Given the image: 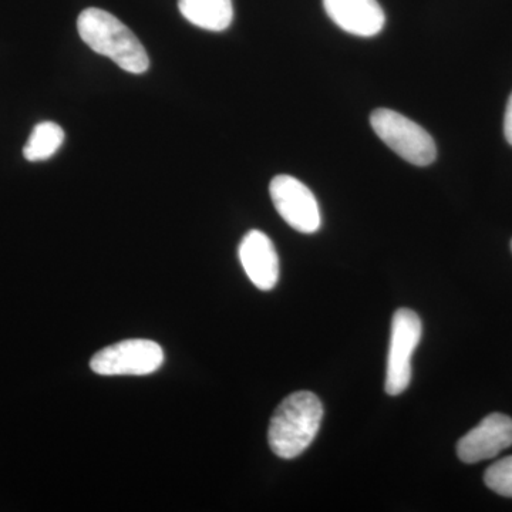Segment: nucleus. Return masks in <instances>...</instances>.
Returning a JSON list of instances; mask_svg holds the SVG:
<instances>
[{"instance_id": "f8f14e48", "label": "nucleus", "mask_w": 512, "mask_h": 512, "mask_svg": "<svg viewBox=\"0 0 512 512\" xmlns=\"http://www.w3.org/2000/svg\"><path fill=\"white\" fill-rule=\"evenodd\" d=\"M484 483L494 493L512 498V456L491 464L485 471Z\"/></svg>"}, {"instance_id": "ddd939ff", "label": "nucleus", "mask_w": 512, "mask_h": 512, "mask_svg": "<svg viewBox=\"0 0 512 512\" xmlns=\"http://www.w3.org/2000/svg\"><path fill=\"white\" fill-rule=\"evenodd\" d=\"M504 134L508 143L512 146V94L508 100L507 110H505Z\"/></svg>"}, {"instance_id": "20e7f679", "label": "nucleus", "mask_w": 512, "mask_h": 512, "mask_svg": "<svg viewBox=\"0 0 512 512\" xmlns=\"http://www.w3.org/2000/svg\"><path fill=\"white\" fill-rule=\"evenodd\" d=\"M164 362L158 343L130 339L101 349L90 360L94 373L101 376H146L157 372Z\"/></svg>"}, {"instance_id": "423d86ee", "label": "nucleus", "mask_w": 512, "mask_h": 512, "mask_svg": "<svg viewBox=\"0 0 512 512\" xmlns=\"http://www.w3.org/2000/svg\"><path fill=\"white\" fill-rule=\"evenodd\" d=\"M276 211L293 229L313 234L322 225L318 201L313 192L291 175H276L269 185Z\"/></svg>"}, {"instance_id": "39448f33", "label": "nucleus", "mask_w": 512, "mask_h": 512, "mask_svg": "<svg viewBox=\"0 0 512 512\" xmlns=\"http://www.w3.org/2000/svg\"><path fill=\"white\" fill-rule=\"evenodd\" d=\"M423 326L412 309H399L392 320L389 356H387L386 392L399 396L412 380V357L419 346Z\"/></svg>"}, {"instance_id": "1a4fd4ad", "label": "nucleus", "mask_w": 512, "mask_h": 512, "mask_svg": "<svg viewBox=\"0 0 512 512\" xmlns=\"http://www.w3.org/2000/svg\"><path fill=\"white\" fill-rule=\"evenodd\" d=\"M323 6L329 18L350 35L376 36L386 23V16L377 0H323Z\"/></svg>"}, {"instance_id": "f03ea898", "label": "nucleus", "mask_w": 512, "mask_h": 512, "mask_svg": "<svg viewBox=\"0 0 512 512\" xmlns=\"http://www.w3.org/2000/svg\"><path fill=\"white\" fill-rule=\"evenodd\" d=\"M323 406L312 392H296L279 404L269 424V447L276 456L291 460L311 446L320 429Z\"/></svg>"}, {"instance_id": "6e6552de", "label": "nucleus", "mask_w": 512, "mask_h": 512, "mask_svg": "<svg viewBox=\"0 0 512 512\" xmlns=\"http://www.w3.org/2000/svg\"><path fill=\"white\" fill-rule=\"evenodd\" d=\"M239 261L252 284L261 291H271L278 284V254L274 242L264 232L254 229L242 238Z\"/></svg>"}, {"instance_id": "9d476101", "label": "nucleus", "mask_w": 512, "mask_h": 512, "mask_svg": "<svg viewBox=\"0 0 512 512\" xmlns=\"http://www.w3.org/2000/svg\"><path fill=\"white\" fill-rule=\"evenodd\" d=\"M178 9L192 25L210 32L228 29L234 19L232 0H178Z\"/></svg>"}, {"instance_id": "7ed1b4c3", "label": "nucleus", "mask_w": 512, "mask_h": 512, "mask_svg": "<svg viewBox=\"0 0 512 512\" xmlns=\"http://www.w3.org/2000/svg\"><path fill=\"white\" fill-rule=\"evenodd\" d=\"M370 124L380 140L407 163L427 167L436 161L437 147L433 137L403 114L377 109L370 116Z\"/></svg>"}, {"instance_id": "f257e3e1", "label": "nucleus", "mask_w": 512, "mask_h": 512, "mask_svg": "<svg viewBox=\"0 0 512 512\" xmlns=\"http://www.w3.org/2000/svg\"><path fill=\"white\" fill-rule=\"evenodd\" d=\"M77 30L90 49L109 57L124 72L141 74L150 67L143 43L123 22L106 10H83L77 19Z\"/></svg>"}, {"instance_id": "0eeeda50", "label": "nucleus", "mask_w": 512, "mask_h": 512, "mask_svg": "<svg viewBox=\"0 0 512 512\" xmlns=\"http://www.w3.org/2000/svg\"><path fill=\"white\" fill-rule=\"evenodd\" d=\"M512 446V419L501 413L488 414L478 426L468 431L457 444L463 463L476 464L490 460Z\"/></svg>"}, {"instance_id": "4468645a", "label": "nucleus", "mask_w": 512, "mask_h": 512, "mask_svg": "<svg viewBox=\"0 0 512 512\" xmlns=\"http://www.w3.org/2000/svg\"><path fill=\"white\" fill-rule=\"evenodd\" d=\"M511 249H512V242H511Z\"/></svg>"}, {"instance_id": "9b49d317", "label": "nucleus", "mask_w": 512, "mask_h": 512, "mask_svg": "<svg viewBox=\"0 0 512 512\" xmlns=\"http://www.w3.org/2000/svg\"><path fill=\"white\" fill-rule=\"evenodd\" d=\"M63 141V128L52 121H43L33 128L28 143L23 148V156L32 163L49 160L62 147Z\"/></svg>"}]
</instances>
